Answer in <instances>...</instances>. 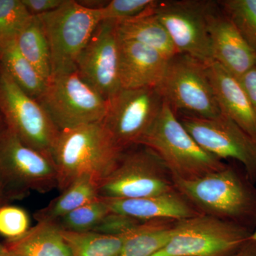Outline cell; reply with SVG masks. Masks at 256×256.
Wrapping results in <instances>:
<instances>
[{
	"label": "cell",
	"mask_w": 256,
	"mask_h": 256,
	"mask_svg": "<svg viewBox=\"0 0 256 256\" xmlns=\"http://www.w3.org/2000/svg\"><path fill=\"white\" fill-rule=\"evenodd\" d=\"M124 152L102 121L60 131L52 151L57 188L64 191L84 176L100 184L116 168Z\"/></svg>",
	"instance_id": "1"
},
{
	"label": "cell",
	"mask_w": 256,
	"mask_h": 256,
	"mask_svg": "<svg viewBox=\"0 0 256 256\" xmlns=\"http://www.w3.org/2000/svg\"><path fill=\"white\" fill-rule=\"evenodd\" d=\"M174 188L201 214L250 229L256 222V190L246 175L226 166L194 178H173Z\"/></svg>",
	"instance_id": "2"
},
{
	"label": "cell",
	"mask_w": 256,
	"mask_h": 256,
	"mask_svg": "<svg viewBox=\"0 0 256 256\" xmlns=\"http://www.w3.org/2000/svg\"><path fill=\"white\" fill-rule=\"evenodd\" d=\"M139 146L156 153L173 178L194 180L224 169L227 165L201 148L164 101Z\"/></svg>",
	"instance_id": "3"
},
{
	"label": "cell",
	"mask_w": 256,
	"mask_h": 256,
	"mask_svg": "<svg viewBox=\"0 0 256 256\" xmlns=\"http://www.w3.org/2000/svg\"><path fill=\"white\" fill-rule=\"evenodd\" d=\"M35 16L41 22L50 46L52 77L76 72L79 55L102 22L100 8L64 0L54 11Z\"/></svg>",
	"instance_id": "4"
},
{
	"label": "cell",
	"mask_w": 256,
	"mask_h": 256,
	"mask_svg": "<svg viewBox=\"0 0 256 256\" xmlns=\"http://www.w3.org/2000/svg\"><path fill=\"white\" fill-rule=\"evenodd\" d=\"M0 186L6 201L58 188L53 160L25 144L6 126L0 132Z\"/></svg>",
	"instance_id": "5"
},
{
	"label": "cell",
	"mask_w": 256,
	"mask_h": 256,
	"mask_svg": "<svg viewBox=\"0 0 256 256\" xmlns=\"http://www.w3.org/2000/svg\"><path fill=\"white\" fill-rule=\"evenodd\" d=\"M247 227L212 216L178 220L172 236L153 256H228L252 236Z\"/></svg>",
	"instance_id": "6"
},
{
	"label": "cell",
	"mask_w": 256,
	"mask_h": 256,
	"mask_svg": "<svg viewBox=\"0 0 256 256\" xmlns=\"http://www.w3.org/2000/svg\"><path fill=\"white\" fill-rule=\"evenodd\" d=\"M158 90L175 114L183 111L205 118L222 114L206 64L190 56L178 54L168 62Z\"/></svg>",
	"instance_id": "7"
},
{
	"label": "cell",
	"mask_w": 256,
	"mask_h": 256,
	"mask_svg": "<svg viewBox=\"0 0 256 256\" xmlns=\"http://www.w3.org/2000/svg\"><path fill=\"white\" fill-rule=\"evenodd\" d=\"M37 100L60 131L102 122L108 110V100L77 72L52 76Z\"/></svg>",
	"instance_id": "8"
},
{
	"label": "cell",
	"mask_w": 256,
	"mask_h": 256,
	"mask_svg": "<svg viewBox=\"0 0 256 256\" xmlns=\"http://www.w3.org/2000/svg\"><path fill=\"white\" fill-rule=\"evenodd\" d=\"M124 152L116 168L99 185L100 196L138 198L175 190L172 176L163 162L146 146Z\"/></svg>",
	"instance_id": "9"
},
{
	"label": "cell",
	"mask_w": 256,
	"mask_h": 256,
	"mask_svg": "<svg viewBox=\"0 0 256 256\" xmlns=\"http://www.w3.org/2000/svg\"><path fill=\"white\" fill-rule=\"evenodd\" d=\"M0 112L6 128L18 139L52 160L60 131L38 101L24 92L2 68Z\"/></svg>",
	"instance_id": "10"
},
{
	"label": "cell",
	"mask_w": 256,
	"mask_h": 256,
	"mask_svg": "<svg viewBox=\"0 0 256 256\" xmlns=\"http://www.w3.org/2000/svg\"><path fill=\"white\" fill-rule=\"evenodd\" d=\"M156 88H121L108 100L104 124L118 146L126 151L139 146L162 108Z\"/></svg>",
	"instance_id": "11"
},
{
	"label": "cell",
	"mask_w": 256,
	"mask_h": 256,
	"mask_svg": "<svg viewBox=\"0 0 256 256\" xmlns=\"http://www.w3.org/2000/svg\"><path fill=\"white\" fill-rule=\"evenodd\" d=\"M201 148L218 159H234L244 166L245 174L256 182V140L223 114L214 118L183 114L178 118Z\"/></svg>",
	"instance_id": "12"
},
{
	"label": "cell",
	"mask_w": 256,
	"mask_h": 256,
	"mask_svg": "<svg viewBox=\"0 0 256 256\" xmlns=\"http://www.w3.org/2000/svg\"><path fill=\"white\" fill-rule=\"evenodd\" d=\"M212 1H156L153 12L162 24L178 54L206 64L213 60L207 15Z\"/></svg>",
	"instance_id": "13"
},
{
	"label": "cell",
	"mask_w": 256,
	"mask_h": 256,
	"mask_svg": "<svg viewBox=\"0 0 256 256\" xmlns=\"http://www.w3.org/2000/svg\"><path fill=\"white\" fill-rule=\"evenodd\" d=\"M76 72L106 100L120 90L116 22L104 20L99 24L79 55Z\"/></svg>",
	"instance_id": "14"
},
{
	"label": "cell",
	"mask_w": 256,
	"mask_h": 256,
	"mask_svg": "<svg viewBox=\"0 0 256 256\" xmlns=\"http://www.w3.org/2000/svg\"><path fill=\"white\" fill-rule=\"evenodd\" d=\"M216 6L214 3L207 15L213 60L239 78L255 66L256 52L228 16Z\"/></svg>",
	"instance_id": "15"
},
{
	"label": "cell",
	"mask_w": 256,
	"mask_h": 256,
	"mask_svg": "<svg viewBox=\"0 0 256 256\" xmlns=\"http://www.w3.org/2000/svg\"><path fill=\"white\" fill-rule=\"evenodd\" d=\"M170 58L138 42L119 38V79L121 88H156Z\"/></svg>",
	"instance_id": "16"
},
{
	"label": "cell",
	"mask_w": 256,
	"mask_h": 256,
	"mask_svg": "<svg viewBox=\"0 0 256 256\" xmlns=\"http://www.w3.org/2000/svg\"><path fill=\"white\" fill-rule=\"evenodd\" d=\"M206 65L222 114L256 140V114L239 78L215 60Z\"/></svg>",
	"instance_id": "17"
},
{
	"label": "cell",
	"mask_w": 256,
	"mask_h": 256,
	"mask_svg": "<svg viewBox=\"0 0 256 256\" xmlns=\"http://www.w3.org/2000/svg\"><path fill=\"white\" fill-rule=\"evenodd\" d=\"M102 197L111 212L129 216L141 220L154 218L182 220L198 213L190 202L176 191L138 198Z\"/></svg>",
	"instance_id": "18"
},
{
	"label": "cell",
	"mask_w": 256,
	"mask_h": 256,
	"mask_svg": "<svg viewBox=\"0 0 256 256\" xmlns=\"http://www.w3.org/2000/svg\"><path fill=\"white\" fill-rule=\"evenodd\" d=\"M153 6L140 16L116 22L118 35L120 40L138 42L158 50L168 58H172L178 52L153 12Z\"/></svg>",
	"instance_id": "19"
},
{
	"label": "cell",
	"mask_w": 256,
	"mask_h": 256,
	"mask_svg": "<svg viewBox=\"0 0 256 256\" xmlns=\"http://www.w3.org/2000/svg\"><path fill=\"white\" fill-rule=\"evenodd\" d=\"M5 246L20 256H72L55 222H38L22 238Z\"/></svg>",
	"instance_id": "20"
},
{
	"label": "cell",
	"mask_w": 256,
	"mask_h": 256,
	"mask_svg": "<svg viewBox=\"0 0 256 256\" xmlns=\"http://www.w3.org/2000/svg\"><path fill=\"white\" fill-rule=\"evenodd\" d=\"M178 220L154 218L143 220L124 235L119 256H153L161 250L172 236Z\"/></svg>",
	"instance_id": "21"
},
{
	"label": "cell",
	"mask_w": 256,
	"mask_h": 256,
	"mask_svg": "<svg viewBox=\"0 0 256 256\" xmlns=\"http://www.w3.org/2000/svg\"><path fill=\"white\" fill-rule=\"evenodd\" d=\"M99 185L90 176L77 178L46 206L37 210L35 218L37 222H57L79 207L99 198Z\"/></svg>",
	"instance_id": "22"
},
{
	"label": "cell",
	"mask_w": 256,
	"mask_h": 256,
	"mask_svg": "<svg viewBox=\"0 0 256 256\" xmlns=\"http://www.w3.org/2000/svg\"><path fill=\"white\" fill-rule=\"evenodd\" d=\"M1 68L24 92L34 99L43 94L47 82L20 53L16 42L0 50Z\"/></svg>",
	"instance_id": "23"
},
{
	"label": "cell",
	"mask_w": 256,
	"mask_h": 256,
	"mask_svg": "<svg viewBox=\"0 0 256 256\" xmlns=\"http://www.w3.org/2000/svg\"><path fill=\"white\" fill-rule=\"evenodd\" d=\"M20 53L47 82L52 77L50 46L41 22L33 15L16 40Z\"/></svg>",
	"instance_id": "24"
},
{
	"label": "cell",
	"mask_w": 256,
	"mask_h": 256,
	"mask_svg": "<svg viewBox=\"0 0 256 256\" xmlns=\"http://www.w3.org/2000/svg\"><path fill=\"white\" fill-rule=\"evenodd\" d=\"M72 256H119L124 236L92 232H70L60 228Z\"/></svg>",
	"instance_id": "25"
},
{
	"label": "cell",
	"mask_w": 256,
	"mask_h": 256,
	"mask_svg": "<svg viewBox=\"0 0 256 256\" xmlns=\"http://www.w3.org/2000/svg\"><path fill=\"white\" fill-rule=\"evenodd\" d=\"M32 16L22 0H0V50L16 42Z\"/></svg>",
	"instance_id": "26"
},
{
	"label": "cell",
	"mask_w": 256,
	"mask_h": 256,
	"mask_svg": "<svg viewBox=\"0 0 256 256\" xmlns=\"http://www.w3.org/2000/svg\"><path fill=\"white\" fill-rule=\"evenodd\" d=\"M222 10L256 52V0L220 2Z\"/></svg>",
	"instance_id": "27"
},
{
	"label": "cell",
	"mask_w": 256,
	"mask_h": 256,
	"mask_svg": "<svg viewBox=\"0 0 256 256\" xmlns=\"http://www.w3.org/2000/svg\"><path fill=\"white\" fill-rule=\"evenodd\" d=\"M110 212L106 202L100 196L97 200L79 207L57 220L63 230L70 232H90Z\"/></svg>",
	"instance_id": "28"
},
{
	"label": "cell",
	"mask_w": 256,
	"mask_h": 256,
	"mask_svg": "<svg viewBox=\"0 0 256 256\" xmlns=\"http://www.w3.org/2000/svg\"><path fill=\"white\" fill-rule=\"evenodd\" d=\"M30 228V217L22 208L6 204L0 207V235L8 242L22 238Z\"/></svg>",
	"instance_id": "29"
},
{
	"label": "cell",
	"mask_w": 256,
	"mask_h": 256,
	"mask_svg": "<svg viewBox=\"0 0 256 256\" xmlns=\"http://www.w3.org/2000/svg\"><path fill=\"white\" fill-rule=\"evenodd\" d=\"M153 0H112L100 8L102 21L121 22L144 14L154 6Z\"/></svg>",
	"instance_id": "30"
},
{
	"label": "cell",
	"mask_w": 256,
	"mask_h": 256,
	"mask_svg": "<svg viewBox=\"0 0 256 256\" xmlns=\"http://www.w3.org/2000/svg\"><path fill=\"white\" fill-rule=\"evenodd\" d=\"M143 220L117 212H109L92 232L112 236H124Z\"/></svg>",
	"instance_id": "31"
},
{
	"label": "cell",
	"mask_w": 256,
	"mask_h": 256,
	"mask_svg": "<svg viewBox=\"0 0 256 256\" xmlns=\"http://www.w3.org/2000/svg\"><path fill=\"white\" fill-rule=\"evenodd\" d=\"M32 15L45 14L54 11L63 4L64 0H22Z\"/></svg>",
	"instance_id": "32"
},
{
	"label": "cell",
	"mask_w": 256,
	"mask_h": 256,
	"mask_svg": "<svg viewBox=\"0 0 256 256\" xmlns=\"http://www.w3.org/2000/svg\"><path fill=\"white\" fill-rule=\"evenodd\" d=\"M248 98L256 114V66L248 70L239 78Z\"/></svg>",
	"instance_id": "33"
},
{
	"label": "cell",
	"mask_w": 256,
	"mask_h": 256,
	"mask_svg": "<svg viewBox=\"0 0 256 256\" xmlns=\"http://www.w3.org/2000/svg\"><path fill=\"white\" fill-rule=\"evenodd\" d=\"M228 256H256V244L250 238L240 248Z\"/></svg>",
	"instance_id": "34"
},
{
	"label": "cell",
	"mask_w": 256,
	"mask_h": 256,
	"mask_svg": "<svg viewBox=\"0 0 256 256\" xmlns=\"http://www.w3.org/2000/svg\"><path fill=\"white\" fill-rule=\"evenodd\" d=\"M6 202V198H5L4 193H3L2 190L0 186V207L5 204V202Z\"/></svg>",
	"instance_id": "35"
},
{
	"label": "cell",
	"mask_w": 256,
	"mask_h": 256,
	"mask_svg": "<svg viewBox=\"0 0 256 256\" xmlns=\"http://www.w3.org/2000/svg\"><path fill=\"white\" fill-rule=\"evenodd\" d=\"M5 127H6V124H5L4 118H3L0 112V132Z\"/></svg>",
	"instance_id": "36"
},
{
	"label": "cell",
	"mask_w": 256,
	"mask_h": 256,
	"mask_svg": "<svg viewBox=\"0 0 256 256\" xmlns=\"http://www.w3.org/2000/svg\"><path fill=\"white\" fill-rule=\"evenodd\" d=\"M8 248L5 246L1 245L0 244V256H3L8 252Z\"/></svg>",
	"instance_id": "37"
},
{
	"label": "cell",
	"mask_w": 256,
	"mask_h": 256,
	"mask_svg": "<svg viewBox=\"0 0 256 256\" xmlns=\"http://www.w3.org/2000/svg\"><path fill=\"white\" fill-rule=\"evenodd\" d=\"M250 240H252L256 244V228L254 232H252V236H250Z\"/></svg>",
	"instance_id": "38"
},
{
	"label": "cell",
	"mask_w": 256,
	"mask_h": 256,
	"mask_svg": "<svg viewBox=\"0 0 256 256\" xmlns=\"http://www.w3.org/2000/svg\"><path fill=\"white\" fill-rule=\"evenodd\" d=\"M3 256H20L18 255V254H14V252H10V250H8V252H6V254H4Z\"/></svg>",
	"instance_id": "39"
},
{
	"label": "cell",
	"mask_w": 256,
	"mask_h": 256,
	"mask_svg": "<svg viewBox=\"0 0 256 256\" xmlns=\"http://www.w3.org/2000/svg\"></svg>",
	"instance_id": "40"
}]
</instances>
